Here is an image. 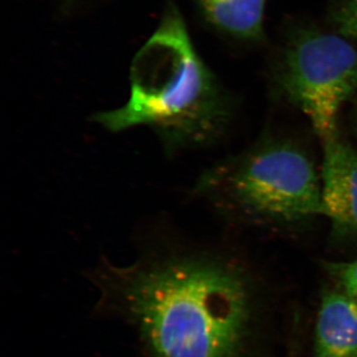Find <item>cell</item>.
Listing matches in <instances>:
<instances>
[{"label":"cell","instance_id":"cell-1","mask_svg":"<svg viewBox=\"0 0 357 357\" xmlns=\"http://www.w3.org/2000/svg\"><path fill=\"white\" fill-rule=\"evenodd\" d=\"M98 312L119 319L141 357H241L250 299L236 269L182 246L128 265L102 259L88 273Z\"/></svg>","mask_w":357,"mask_h":357},{"label":"cell","instance_id":"cell-2","mask_svg":"<svg viewBox=\"0 0 357 357\" xmlns=\"http://www.w3.org/2000/svg\"><path fill=\"white\" fill-rule=\"evenodd\" d=\"M230 117L229 98L195 51L181 18L171 14L134 58L128 102L93 121L114 133L149 128L173 156L215 142Z\"/></svg>","mask_w":357,"mask_h":357},{"label":"cell","instance_id":"cell-3","mask_svg":"<svg viewBox=\"0 0 357 357\" xmlns=\"http://www.w3.org/2000/svg\"><path fill=\"white\" fill-rule=\"evenodd\" d=\"M227 215L261 225H292L325 217L321 175L306 152L268 141L206 171L195 188Z\"/></svg>","mask_w":357,"mask_h":357},{"label":"cell","instance_id":"cell-4","mask_svg":"<svg viewBox=\"0 0 357 357\" xmlns=\"http://www.w3.org/2000/svg\"><path fill=\"white\" fill-rule=\"evenodd\" d=\"M278 84L321 141L337 132L342 107L357 93V50L337 35L305 31L288 47Z\"/></svg>","mask_w":357,"mask_h":357},{"label":"cell","instance_id":"cell-5","mask_svg":"<svg viewBox=\"0 0 357 357\" xmlns=\"http://www.w3.org/2000/svg\"><path fill=\"white\" fill-rule=\"evenodd\" d=\"M321 190L335 238H357V151L337 133L323 141Z\"/></svg>","mask_w":357,"mask_h":357},{"label":"cell","instance_id":"cell-6","mask_svg":"<svg viewBox=\"0 0 357 357\" xmlns=\"http://www.w3.org/2000/svg\"><path fill=\"white\" fill-rule=\"evenodd\" d=\"M316 357H357V303L342 291H326L316 325Z\"/></svg>","mask_w":357,"mask_h":357},{"label":"cell","instance_id":"cell-7","mask_svg":"<svg viewBox=\"0 0 357 357\" xmlns=\"http://www.w3.org/2000/svg\"><path fill=\"white\" fill-rule=\"evenodd\" d=\"M204 15L220 30L246 40L263 34L266 0H199Z\"/></svg>","mask_w":357,"mask_h":357},{"label":"cell","instance_id":"cell-8","mask_svg":"<svg viewBox=\"0 0 357 357\" xmlns=\"http://www.w3.org/2000/svg\"><path fill=\"white\" fill-rule=\"evenodd\" d=\"M326 273L337 282L340 291L357 303V261L325 262Z\"/></svg>","mask_w":357,"mask_h":357},{"label":"cell","instance_id":"cell-9","mask_svg":"<svg viewBox=\"0 0 357 357\" xmlns=\"http://www.w3.org/2000/svg\"><path fill=\"white\" fill-rule=\"evenodd\" d=\"M335 21L340 36L357 41V0H337Z\"/></svg>","mask_w":357,"mask_h":357},{"label":"cell","instance_id":"cell-10","mask_svg":"<svg viewBox=\"0 0 357 357\" xmlns=\"http://www.w3.org/2000/svg\"><path fill=\"white\" fill-rule=\"evenodd\" d=\"M354 121H356V128H357V107L356 110H354Z\"/></svg>","mask_w":357,"mask_h":357}]
</instances>
